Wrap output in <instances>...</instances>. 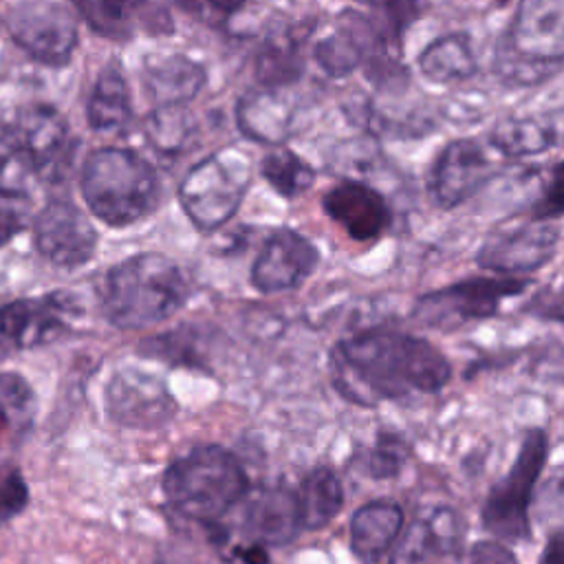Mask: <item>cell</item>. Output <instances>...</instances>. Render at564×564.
<instances>
[{
	"mask_svg": "<svg viewBox=\"0 0 564 564\" xmlns=\"http://www.w3.org/2000/svg\"><path fill=\"white\" fill-rule=\"evenodd\" d=\"M106 405L112 421L132 430L163 427L176 412L165 383L139 368H123L112 375L106 390Z\"/></svg>",
	"mask_w": 564,
	"mask_h": 564,
	"instance_id": "12",
	"label": "cell"
},
{
	"mask_svg": "<svg viewBox=\"0 0 564 564\" xmlns=\"http://www.w3.org/2000/svg\"><path fill=\"white\" fill-rule=\"evenodd\" d=\"M324 212L346 229L352 240L368 242L386 234L392 212L386 198L359 181H341L324 194Z\"/></svg>",
	"mask_w": 564,
	"mask_h": 564,
	"instance_id": "15",
	"label": "cell"
},
{
	"mask_svg": "<svg viewBox=\"0 0 564 564\" xmlns=\"http://www.w3.org/2000/svg\"><path fill=\"white\" fill-rule=\"evenodd\" d=\"M405 460V445L394 436H381L368 452L366 471L372 478H392L401 471Z\"/></svg>",
	"mask_w": 564,
	"mask_h": 564,
	"instance_id": "33",
	"label": "cell"
},
{
	"mask_svg": "<svg viewBox=\"0 0 564 564\" xmlns=\"http://www.w3.org/2000/svg\"><path fill=\"white\" fill-rule=\"evenodd\" d=\"M319 253L311 240L293 229H278L262 247L251 269V282L262 293L300 286L317 267Z\"/></svg>",
	"mask_w": 564,
	"mask_h": 564,
	"instance_id": "14",
	"label": "cell"
},
{
	"mask_svg": "<svg viewBox=\"0 0 564 564\" xmlns=\"http://www.w3.org/2000/svg\"><path fill=\"white\" fill-rule=\"evenodd\" d=\"M194 134V123L185 104L159 106L148 119V139L161 154L183 152Z\"/></svg>",
	"mask_w": 564,
	"mask_h": 564,
	"instance_id": "32",
	"label": "cell"
},
{
	"mask_svg": "<svg viewBox=\"0 0 564 564\" xmlns=\"http://www.w3.org/2000/svg\"><path fill=\"white\" fill-rule=\"evenodd\" d=\"M143 79L159 106H172L187 104L200 90L205 70L185 55H165L148 59Z\"/></svg>",
	"mask_w": 564,
	"mask_h": 564,
	"instance_id": "23",
	"label": "cell"
},
{
	"mask_svg": "<svg viewBox=\"0 0 564 564\" xmlns=\"http://www.w3.org/2000/svg\"><path fill=\"white\" fill-rule=\"evenodd\" d=\"M189 297L183 271L161 253H139L112 267L104 282L106 317L119 328L165 322Z\"/></svg>",
	"mask_w": 564,
	"mask_h": 564,
	"instance_id": "2",
	"label": "cell"
},
{
	"mask_svg": "<svg viewBox=\"0 0 564 564\" xmlns=\"http://www.w3.org/2000/svg\"><path fill=\"white\" fill-rule=\"evenodd\" d=\"M249 178L247 154L240 150H223L196 163L185 174L178 189L181 205L198 229H216L240 207Z\"/></svg>",
	"mask_w": 564,
	"mask_h": 564,
	"instance_id": "8",
	"label": "cell"
},
{
	"mask_svg": "<svg viewBox=\"0 0 564 564\" xmlns=\"http://www.w3.org/2000/svg\"><path fill=\"white\" fill-rule=\"evenodd\" d=\"M330 361L337 390L361 405L436 394L452 379V364L434 344L390 328L339 341Z\"/></svg>",
	"mask_w": 564,
	"mask_h": 564,
	"instance_id": "1",
	"label": "cell"
},
{
	"mask_svg": "<svg viewBox=\"0 0 564 564\" xmlns=\"http://www.w3.org/2000/svg\"><path fill=\"white\" fill-rule=\"evenodd\" d=\"M564 62V0H520L496 48L494 70L511 86L538 84Z\"/></svg>",
	"mask_w": 564,
	"mask_h": 564,
	"instance_id": "3",
	"label": "cell"
},
{
	"mask_svg": "<svg viewBox=\"0 0 564 564\" xmlns=\"http://www.w3.org/2000/svg\"><path fill=\"white\" fill-rule=\"evenodd\" d=\"M368 7L366 18L377 31L386 48L401 55V42L405 31L419 20V0H361Z\"/></svg>",
	"mask_w": 564,
	"mask_h": 564,
	"instance_id": "28",
	"label": "cell"
},
{
	"mask_svg": "<svg viewBox=\"0 0 564 564\" xmlns=\"http://www.w3.org/2000/svg\"><path fill=\"white\" fill-rule=\"evenodd\" d=\"M35 247L53 264L73 269L90 260L97 231L70 200H51L35 218Z\"/></svg>",
	"mask_w": 564,
	"mask_h": 564,
	"instance_id": "13",
	"label": "cell"
},
{
	"mask_svg": "<svg viewBox=\"0 0 564 564\" xmlns=\"http://www.w3.org/2000/svg\"><path fill=\"white\" fill-rule=\"evenodd\" d=\"M88 121L99 132H117L128 126L130 97L119 68L108 66L95 82L88 101Z\"/></svg>",
	"mask_w": 564,
	"mask_h": 564,
	"instance_id": "25",
	"label": "cell"
},
{
	"mask_svg": "<svg viewBox=\"0 0 564 564\" xmlns=\"http://www.w3.org/2000/svg\"><path fill=\"white\" fill-rule=\"evenodd\" d=\"M549 458V436L540 427L527 430L516 458L507 474L491 485L482 509V529L502 542H527L531 540L529 505L540 474Z\"/></svg>",
	"mask_w": 564,
	"mask_h": 564,
	"instance_id": "6",
	"label": "cell"
},
{
	"mask_svg": "<svg viewBox=\"0 0 564 564\" xmlns=\"http://www.w3.org/2000/svg\"><path fill=\"white\" fill-rule=\"evenodd\" d=\"M82 192L97 218L123 227L154 209L159 181L141 154L128 148H101L84 163Z\"/></svg>",
	"mask_w": 564,
	"mask_h": 564,
	"instance_id": "4",
	"label": "cell"
},
{
	"mask_svg": "<svg viewBox=\"0 0 564 564\" xmlns=\"http://www.w3.org/2000/svg\"><path fill=\"white\" fill-rule=\"evenodd\" d=\"M421 75L432 84H460L478 73L471 37L463 31L432 40L416 57Z\"/></svg>",
	"mask_w": 564,
	"mask_h": 564,
	"instance_id": "21",
	"label": "cell"
},
{
	"mask_svg": "<svg viewBox=\"0 0 564 564\" xmlns=\"http://www.w3.org/2000/svg\"><path fill=\"white\" fill-rule=\"evenodd\" d=\"M163 491L181 516L212 522L225 516L247 494V476L234 454L207 445L167 467Z\"/></svg>",
	"mask_w": 564,
	"mask_h": 564,
	"instance_id": "5",
	"label": "cell"
},
{
	"mask_svg": "<svg viewBox=\"0 0 564 564\" xmlns=\"http://www.w3.org/2000/svg\"><path fill=\"white\" fill-rule=\"evenodd\" d=\"M240 557L247 562V564H264L267 557H264V551L260 546H251V549H245L240 551Z\"/></svg>",
	"mask_w": 564,
	"mask_h": 564,
	"instance_id": "41",
	"label": "cell"
},
{
	"mask_svg": "<svg viewBox=\"0 0 564 564\" xmlns=\"http://www.w3.org/2000/svg\"><path fill=\"white\" fill-rule=\"evenodd\" d=\"M489 148L505 159H527L564 148V108L502 119L489 134Z\"/></svg>",
	"mask_w": 564,
	"mask_h": 564,
	"instance_id": "16",
	"label": "cell"
},
{
	"mask_svg": "<svg viewBox=\"0 0 564 564\" xmlns=\"http://www.w3.org/2000/svg\"><path fill=\"white\" fill-rule=\"evenodd\" d=\"M35 414L31 386L13 372L0 375V443L20 438Z\"/></svg>",
	"mask_w": 564,
	"mask_h": 564,
	"instance_id": "27",
	"label": "cell"
},
{
	"mask_svg": "<svg viewBox=\"0 0 564 564\" xmlns=\"http://www.w3.org/2000/svg\"><path fill=\"white\" fill-rule=\"evenodd\" d=\"M145 0H75L84 20L106 37H126Z\"/></svg>",
	"mask_w": 564,
	"mask_h": 564,
	"instance_id": "29",
	"label": "cell"
},
{
	"mask_svg": "<svg viewBox=\"0 0 564 564\" xmlns=\"http://www.w3.org/2000/svg\"><path fill=\"white\" fill-rule=\"evenodd\" d=\"M527 311L531 315L542 317V319H551V322L564 324V278H562V282L557 286L544 289L542 293H538L533 297V302L527 306Z\"/></svg>",
	"mask_w": 564,
	"mask_h": 564,
	"instance_id": "38",
	"label": "cell"
},
{
	"mask_svg": "<svg viewBox=\"0 0 564 564\" xmlns=\"http://www.w3.org/2000/svg\"><path fill=\"white\" fill-rule=\"evenodd\" d=\"M560 216H564V159L551 167L546 183L531 207L533 220H553Z\"/></svg>",
	"mask_w": 564,
	"mask_h": 564,
	"instance_id": "34",
	"label": "cell"
},
{
	"mask_svg": "<svg viewBox=\"0 0 564 564\" xmlns=\"http://www.w3.org/2000/svg\"><path fill=\"white\" fill-rule=\"evenodd\" d=\"M531 286L522 275H474L427 291L414 300L412 317L425 328L452 330L469 322L498 315L505 300L522 295Z\"/></svg>",
	"mask_w": 564,
	"mask_h": 564,
	"instance_id": "7",
	"label": "cell"
},
{
	"mask_svg": "<svg viewBox=\"0 0 564 564\" xmlns=\"http://www.w3.org/2000/svg\"><path fill=\"white\" fill-rule=\"evenodd\" d=\"M18 128L33 154L37 176L59 181L73 152V139L64 117L51 106H31L20 115Z\"/></svg>",
	"mask_w": 564,
	"mask_h": 564,
	"instance_id": "17",
	"label": "cell"
},
{
	"mask_svg": "<svg viewBox=\"0 0 564 564\" xmlns=\"http://www.w3.org/2000/svg\"><path fill=\"white\" fill-rule=\"evenodd\" d=\"M304 62L293 40H269L256 59V75L267 88H280L302 75Z\"/></svg>",
	"mask_w": 564,
	"mask_h": 564,
	"instance_id": "30",
	"label": "cell"
},
{
	"mask_svg": "<svg viewBox=\"0 0 564 564\" xmlns=\"http://www.w3.org/2000/svg\"><path fill=\"white\" fill-rule=\"evenodd\" d=\"M494 172L496 165L487 145L474 137L452 139L430 167L427 192L436 207L454 209L478 194L494 178Z\"/></svg>",
	"mask_w": 564,
	"mask_h": 564,
	"instance_id": "10",
	"label": "cell"
},
{
	"mask_svg": "<svg viewBox=\"0 0 564 564\" xmlns=\"http://www.w3.org/2000/svg\"><path fill=\"white\" fill-rule=\"evenodd\" d=\"M26 225V203L24 196L0 194V245L9 242Z\"/></svg>",
	"mask_w": 564,
	"mask_h": 564,
	"instance_id": "37",
	"label": "cell"
},
{
	"mask_svg": "<svg viewBox=\"0 0 564 564\" xmlns=\"http://www.w3.org/2000/svg\"><path fill=\"white\" fill-rule=\"evenodd\" d=\"M538 564H564V529L551 531Z\"/></svg>",
	"mask_w": 564,
	"mask_h": 564,
	"instance_id": "40",
	"label": "cell"
},
{
	"mask_svg": "<svg viewBox=\"0 0 564 564\" xmlns=\"http://www.w3.org/2000/svg\"><path fill=\"white\" fill-rule=\"evenodd\" d=\"M494 2H496V4H500V7H502V4H507V2H509V0H494Z\"/></svg>",
	"mask_w": 564,
	"mask_h": 564,
	"instance_id": "42",
	"label": "cell"
},
{
	"mask_svg": "<svg viewBox=\"0 0 564 564\" xmlns=\"http://www.w3.org/2000/svg\"><path fill=\"white\" fill-rule=\"evenodd\" d=\"M247 531L269 544H284L295 540L304 529L297 494L286 487H264L258 489L245 511Z\"/></svg>",
	"mask_w": 564,
	"mask_h": 564,
	"instance_id": "19",
	"label": "cell"
},
{
	"mask_svg": "<svg viewBox=\"0 0 564 564\" xmlns=\"http://www.w3.org/2000/svg\"><path fill=\"white\" fill-rule=\"evenodd\" d=\"M297 494L300 516L304 529H322L326 527L344 505V489L337 474L328 467H317L308 476H304Z\"/></svg>",
	"mask_w": 564,
	"mask_h": 564,
	"instance_id": "24",
	"label": "cell"
},
{
	"mask_svg": "<svg viewBox=\"0 0 564 564\" xmlns=\"http://www.w3.org/2000/svg\"><path fill=\"white\" fill-rule=\"evenodd\" d=\"M9 33L33 59L46 66L68 64L77 44L73 13L51 0H26L11 9Z\"/></svg>",
	"mask_w": 564,
	"mask_h": 564,
	"instance_id": "9",
	"label": "cell"
},
{
	"mask_svg": "<svg viewBox=\"0 0 564 564\" xmlns=\"http://www.w3.org/2000/svg\"><path fill=\"white\" fill-rule=\"evenodd\" d=\"M62 304L55 297L18 300L0 306V352L48 341L62 330Z\"/></svg>",
	"mask_w": 564,
	"mask_h": 564,
	"instance_id": "18",
	"label": "cell"
},
{
	"mask_svg": "<svg viewBox=\"0 0 564 564\" xmlns=\"http://www.w3.org/2000/svg\"><path fill=\"white\" fill-rule=\"evenodd\" d=\"M29 502V487L20 469L0 465V520L18 516Z\"/></svg>",
	"mask_w": 564,
	"mask_h": 564,
	"instance_id": "35",
	"label": "cell"
},
{
	"mask_svg": "<svg viewBox=\"0 0 564 564\" xmlns=\"http://www.w3.org/2000/svg\"><path fill=\"white\" fill-rule=\"evenodd\" d=\"M403 509L394 500H372L350 518V549L364 562H379L403 529Z\"/></svg>",
	"mask_w": 564,
	"mask_h": 564,
	"instance_id": "20",
	"label": "cell"
},
{
	"mask_svg": "<svg viewBox=\"0 0 564 564\" xmlns=\"http://www.w3.org/2000/svg\"><path fill=\"white\" fill-rule=\"evenodd\" d=\"M262 174L269 185L284 198H293L308 189L315 181V172L289 148H278L262 161Z\"/></svg>",
	"mask_w": 564,
	"mask_h": 564,
	"instance_id": "31",
	"label": "cell"
},
{
	"mask_svg": "<svg viewBox=\"0 0 564 564\" xmlns=\"http://www.w3.org/2000/svg\"><path fill=\"white\" fill-rule=\"evenodd\" d=\"M560 229L551 220H533L513 229L491 234L476 253V264L498 275L533 273L544 267L557 249Z\"/></svg>",
	"mask_w": 564,
	"mask_h": 564,
	"instance_id": "11",
	"label": "cell"
},
{
	"mask_svg": "<svg viewBox=\"0 0 564 564\" xmlns=\"http://www.w3.org/2000/svg\"><path fill=\"white\" fill-rule=\"evenodd\" d=\"M467 564H518L513 551L502 540H478L469 549Z\"/></svg>",
	"mask_w": 564,
	"mask_h": 564,
	"instance_id": "39",
	"label": "cell"
},
{
	"mask_svg": "<svg viewBox=\"0 0 564 564\" xmlns=\"http://www.w3.org/2000/svg\"><path fill=\"white\" fill-rule=\"evenodd\" d=\"M33 176L35 161L20 128L0 121V194L26 196Z\"/></svg>",
	"mask_w": 564,
	"mask_h": 564,
	"instance_id": "26",
	"label": "cell"
},
{
	"mask_svg": "<svg viewBox=\"0 0 564 564\" xmlns=\"http://www.w3.org/2000/svg\"><path fill=\"white\" fill-rule=\"evenodd\" d=\"M240 130L262 143H278L289 137L291 106L278 93V88L249 90L236 108Z\"/></svg>",
	"mask_w": 564,
	"mask_h": 564,
	"instance_id": "22",
	"label": "cell"
},
{
	"mask_svg": "<svg viewBox=\"0 0 564 564\" xmlns=\"http://www.w3.org/2000/svg\"><path fill=\"white\" fill-rule=\"evenodd\" d=\"M176 2L183 11H187L196 20H203L209 24L227 22L245 4V0H176Z\"/></svg>",
	"mask_w": 564,
	"mask_h": 564,
	"instance_id": "36",
	"label": "cell"
}]
</instances>
